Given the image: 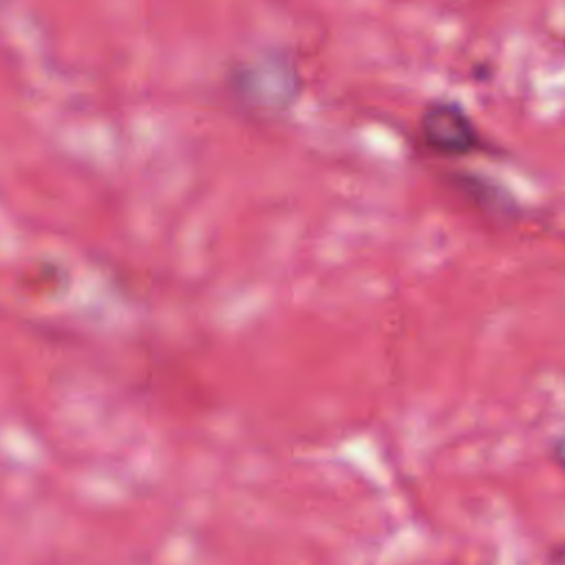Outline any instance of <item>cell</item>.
<instances>
[{
  "mask_svg": "<svg viewBox=\"0 0 565 565\" xmlns=\"http://www.w3.org/2000/svg\"><path fill=\"white\" fill-rule=\"evenodd\" d=\"M417 137L422 146L444 159H461L488 152V141L475 119L455 102L433 99L419 115Z\"/></svg>",
  "mask_w": 565,
  "mask_h": 565,
  "instance_id": "cell-1",
  "label": "cell"
},
{
  "mask_svg": "<svg viewBox=\"0 0 565 565\" xmlns=\"http://www.w3.org/2000/svg\"><path fill=\"white\" fill-rule=\"evenodd\" d=\"M547 565H565V541L554 545V550L550 552V561Z\"/></svg>",
  "mask_w": 565,
  "mask_h": 565,
  "instance_id": "cell-2",
  "label": "cell"
}]
</instances>
